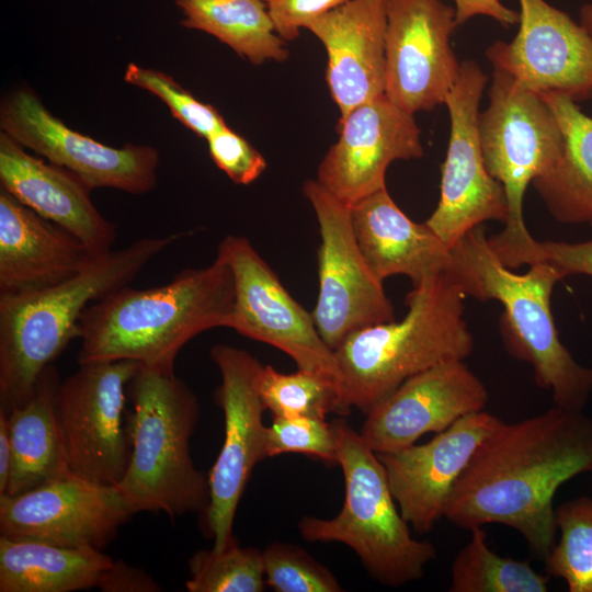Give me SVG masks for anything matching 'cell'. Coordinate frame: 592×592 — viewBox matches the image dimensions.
Masks as SVG:
<instances>
[{
	"mask_svg": "<svg viewBox=\"0 0 592 592\" xmlns=\"http://www.w3.org/2000/svg\"><path fill=\"white\" fill-rule=\"evenodd\" d=\"M538 261L549 263L560 275L592 276V238L584 242L538 241Z\"/></svg>",
	"mask_w": 592,
	"mask_h": 592,
	"instance_id": "obj_38",
	"label": "cell"
},
{
	"mask_svg": "<svg viewBox=\"0 0 592 592\" xmlns=\"http://www.w3.org/2000/svg\"><path fill=\"white\" fill-rule=\"evenodd\" d=\"M560 126L563 146L556 162L532 184L560 223L592 227V117L560 93H542Z\"/></svg>",
	"mask_w": 592,
	"mask_h": 592,
	"instance_id": "obj_26",
	"label": "cell"
},
{
	"mask_svg": "<svg viewBox=\"0 0 592 592\" xmlns=\"http://www.w3.org/2000/svg\"><path fill=\"white\" fill-rule=\"evenodd\" d=\"M228 263L185 269L149 288L121 287L91 303L80 319L78 363L134 361L173 373L182 348L209 329L228 328L235 306Z\"/></svg>",
	"mask_w": 592,
	"mask_h": 592,
	"instance_id": "obj_2",
	"label": "cell"
},
{
	"mask_svg": "<svg viewBox=\"0 0 592 592\" xmlns=\"http://www.w3.org/2000/svg\"><path fill=\"white\" fill-rule=\"evenodd\" d=\"M98 257L77 237L1 187L0 295L55 286L80 273Z\"/></svg>",
	"mask_w": 592,
	"mask_h": 592,
	"instance_id": "obj_22",
	"label": "cell"
},
{
	"mask_svg": "<svg viewBox=\"0 0 592 592\" xmlns=\"http://www.w3.org/2000/svg\"><path fill=\"white\" fill-rule=\"evenodd\" d=\"M581 24L592 34V3H587L581 9Z\"/></svg>",
	"mask_w": 592,
	"mask_h": 592,
	"instance_id": "obj_42",
	"label": "cell"
},
{
	"mask_svg": "<svg viewBox=\"0 0 592 592\" xmlns=\"http://www.w3.org/2000/svg\"><path fill=\"white\" fill-rule=\"evenodd\" d=\"M133 411L127 430L128 467L116 485L133 514L170 517L204 512L208 476L192 459L190 441L200 420L195 392L173 373L139 366L127 386Z\"/></svg>",
	"mask_w": 592,
	"mask_h": 592,
	"instance_id": "obj_6",
	"label": "cell"
},
{
	"mask_svg": "<svg viewBox=\"0 0 592 592\" xmlns=\"http://www.w3.org/2000/svg\"><path fill=\"white\" fill-rule=\"evenodd\" d=\"M385 0H348L311 21L326 47L327 83L340 118L385 94Z\"/></svg>",
	"mask_w": 592,
	"mask_h": 592,
	"instance_id": "obj_21",
	"label": "cell"
},
{
	"mask_svg": "<svg viewBox=\"0 0 592 592\" xmlns=\"http://www.w3.org/2000/svg\"><path fill=\"white\" fill-rule=\"evenodd\" d=\"M184 235L140 238L99 255L55 286L0 295V411L8 414L30 398L42 372L79 339L80 319L91 303L128 285Z\"/></svg>",
	"mask_w": 592,
	"mask_h": 592,
	"instance_id": "obj_3",
	"label": "cell"
},
{
	"mask_svg": "<svg viewBox=\"0 0 592 592\" xmlns=\"http://www.w3.org/2000/svg\"><path fill=\"white\" fill-rule=\"evenodd\" d=\"M187 565L189 592H262L266 587L262 551L238 542L221 550H197Z\"/></svg>",
	"mask_w": 592,
	"mask_h": 592,
	"instance_id": "obj_32",
	"label": "cell"
},
{
	"mask_svg": "<svg viewBox=\"0 0 592 592\" xmlns=\"http://www.w3.org/2000/svg\"><path fill=\"white\" fill-rule=\"evenodd\" d=\"M447 273L466 296L502 304L506 351L532 366L536 384L551 392L555 406L582 411L592 392V367L579 364L558 335L550 299L561 275L545 261L515 273L500 261L481 226L452 247Z\"/></svg>",
	"mask_w": 592,
	"mask_h": 592,
	"instance_id": "obj_4",
	"label": "cell"
},
{
	"mask_svg": "<svg viewBox=\"0 0 592 592\" xmlns=\"http://www.w3.org/2000/svg\"><path fill=\"white\" fill-rule=\"evenodd\" d=\"M139 366L127 360L84 363L61 382L58 412L72 474L109 486L124 477L130 441L123 415Z\"/></svg>",
	"mask_w": 592,
	"mask_h": 592,
	"instance_id": "obj_13",
	"label": "cell"
},
{
	"mask_svg": "<svg viewBox=\"0 0 592 592\" xmlns=\"http://www.w3.org/2000/svg\"><path fill=\"white\" fill-rule=\"evenodd\" d=\"M458 25L476 15H486L503 25L519 23L520 13L502 4L500 0H454Z\"/></svg>",
	"mask_w": 592,
	"mask_h": 592,
	"instance_id": "obj_40",
	"label": "cell"
},
{
	"mask_svg": "<svg viewBox=\"0 0 592 592\" xmlns=\"http://www.w3.org/2000/svg\"><path fill=\"white\" fill-rule=\"evenodd\" d=\"M357 244L375 276H408L413 287L447 273L452 249L424 223L411 220L386 187L351 206Z\"/></svg>",
	"mask_w": 592,
	"mask_h": 592,
	"instance_id": "obj_24",
	"label": "cell"
},
{
	"mask_svg": "<svg viewBox=\"0 0 592 592\" xmlns=\"http://www.w3.org/2000/svg\"><path fill=\"white\" fill-rule=\"evenodd\" d=\"M267 457L285 453H300L338 464L335 432L326 418L311 415L273 417L266 433Z\"/></svg>",
	"mask_w": 592,
	"mask_h": 592,
	"instance_id": "obj_35",
	"label": "cell"
},
{
	"mask_svg": "<svg viewBox=\"0 0 592 592\" xmlns=\"http://www.w3.org/2000/svg\"><path fill=\"white\" fill-rule=\"evenodd\" d=\"M488 398L485 384L464 361L442 362L411 376L373 407L360 433L375 453L396 452L483 410Z\"/></svg>",
	"mask_w": 592,
	"mask_h": 592,
	"instance_id": "obj_19",
	"label": "cell"
},
{
	"mask_svg": "<svg viewBox=\"0 0 592 592\" xmlns=\"http://www.w3.org/2000/svg\"><path fill=\"white\" fill-rule=\"evenodd\" d=\"M502 423L485 410L467 414L429 442L378 454L402 517L419 534L444 517L451 491L478 446Z\"/></svg>",
	"mask_w": 592,
	"mask_h": 592,
	"instance_id": "obj_20",
	"label": "cell"
},
{
	"mask_svg": "<svg viewBox=\"0 0 592 592\" xmlns=\"http://www.w3.org/2000/svg\"><path fill=\"white\" fill-rule=\"evenodd\" d=\"M113 559L102 550L0 536V592L98 588Z\"/></svg>",
	"mask_w": 592,
	"mask_h": 592,
	"instance_id": "obj_27",
	"label": "cell"
},
{
	"mask_svg": "<svg viewBox=\"0 0 592 592\" xmlns=\"http://www.w3.org/2000/svg\"><path fill=\"white\" fill-rule=\"evenodd\" d=\"M385 95L411 114L431 111L459 77L455 10L442 0H385Z\"/></svg>",
	"mask_w": 592,
	"mask_h": 592,
	"instance_id": "obj_15",
	"label": "cell"
},
{
	"mask_svg": "<svg viewBox=\"0 0 592 592\" xmlns=\"http://www.w3.org/2000/svg\"><path fill=\"white\" fill-rule=\"evenodd\" d=\"M221 384L217 402L225 417V437L209 475V503L204 511L213 548L237 542L232 527L238 503L255 465L267 457L260 394L263 365L249 352L227 344L210 349Z\"/></svg>",
	"mask_w": 592,
	"mask_h": 592,
	"instance_id": "obj_10",
	"label": "cell"
},
{
	"mask_svg": "<svg viewBox=\"0 0 592 592\" xmlns=\"http://www.w3.org/2000/svg\"><path fill=\"white\" fill-rule=\"evenodd\" d=\"M273 21L276 33L291 42L299 36L300 29L315 19L335 9L348 0H262Z\"/></svg>",
	"mask_w": 592,
	"mask_h": 592,
	"instance_id": "obj_37",
	"label": "cell"
},
{
	"mask_svg": "<svg viewBox=\"0 0 592 592\" xmlns=\"http://www.w3.org/2000/svg\"><path fill=\"white\" fill-rule=\"evenodd\" d=\"M60 384L57 368L48 365L30 398L5 414L12 452L7 496L21 494L72 474L58 412Z\"/></svg>",
	"mask_w": 592,
	"mask_h": 592,
	"instance_id": "obj_25",
	"label": "cell"
},
{
	"mask_svg": "<svg viewBox=\"0 0 592 592\" xmlns=\"http://www.w3.org/2000/svg\"><path fill=\"white\" fill-rule=\"evenodd\" d=\"M206 140L215 164L236 184L252 183L266 168L264 157L229 127L213 134Z\"/></svg>",
	"mask_w": 592,
	"mask_h": 592,
	"instance_id": "obj_36",
	"label": "cell"
},
{
	"mask_svg": "<svg viewBox=\"0 0 592 592\" xmlns=\"http://www.w3.org/2000/svg\"><path fill=\"white\" fill-rule=\"evenodd\" d=\"M217 255L228 263L235 280L228 328L283 351L299 369L332 380L341 392L335 352L322 340L311 312L292 297L251 242L241 236H226Z\"/></svg>",
	"mask_w": 592,
	"mask_h": 592,
	"instance_id": "obj_11",
	"label": "cell"
},
{
	"mask_svg": "<svg viewBox=\"0 0 592 592\" xmlns=\"http://www.w3.org/2000/svg\"><path fill=\"white\" fill-rule=\"evenodd\" d=\"M266 585L276 592H341L335 576L303 548L273 543L262 551Z\"/></svg>",
	"mask_w": 592,
	"mask_h": 592,
	"instance_id": "obj_33",
	"label": "cell"
},
{
	"mask_svg": "<svg viewBox=\"0 0 592 592\" xmlns=\"http://www.w3.org/2000/svg\"><path fill=\"white\" fill-rule=\"evenodd\" d=\"M0 181L19 202L69 231L93 253L111 251L116 227L92 203L91 189L67 169L27 153L3 132Z\"/></svg>",
	"mask_w": 592,
	"mask_h": 592,
	"instance_id": "obj_23",
	"label": "cell"
},
{
	"mask_svg": "<svg viewBox=\"0 0 592 592\" xmlns=\"http://www.w3.org/2000/svg\"><path fill=\"white\" fill-rule=\"evenodd\" d=\"M592 471V419L553 407L502 423L478 446L454 485L444 517L471 530L502 524L545 559L556 543L558 488Z\"/></svg>",
	"mask_w": 592,
	"mask_h": 592,
	"instance_id": "obj_1",
	"label": "cell"
},
{
	"mask_svg": "<svg viewBox=\"0 0 592 592\" xmlns=\"http://www.w3.org/2000/svg\"><path fill=\"white\" fill-rule=\"evenodd\" d=\"M469 542L452 565L451 592H546L548 578L528 561L502 557L487 544L482 527H474Z\"/></svg>",
	"mask_w": 592,
	"mask_h": 592,
	"instance_id": "obj_29",
	"label": "cell"
},
{
	"mask_svg": "<svg viewBox=\"0 0 592 592\" xmlns=\"http://www.w3.org/2000/svg\"><path fill=\"white\" fill-rule=\"evenodd\" d=\"M488 96L478 117L479 141L486 168L502 184L508 202L504 228L488 241L500 261L515 270L538 262V241L524 221V194L556 162L563 137L540 94L510 75L493 69Z\"/></svg>",
	"mask_w": 592,
	"mask_h": 592,
	"instance_id": "obj_8",
	"label": "cell"
},
{
	"mask_svg": "<svg viewBox=\"0 0 592 592\" xmlns=\"http://www.w3.org/2000/svg\"><path fill=\"white\" fill-rule=\"evenodd\" d=\"M125 80L163 101L172 115L200 137L208 138L228 127L218 111L202 103L164 72L129 64Z\"/></svg>",
	"mask_w": 592,
	"mask_h": 592,
	"instance_id": "obj_34",
	"label": "cell"
},
{
	"mask_svg": "<svg viewBox=\"0 0 592 592\" xmlns=\"http://www.w3.org/2000/svg\"><path fill=\"white\" fill-rule=\"evenodd\" d=\"M303 192L320 232L319 292L311 316L322 340L335 351L353 333L395 320V310L357 244L351 206L317 180L306 181Z\"/></svg>",
	"mask_w": 592,
	"mask_h": 592,
	"instance_id": "obj_9",
	"label": "cell"
},
{
	"mask_svg": "<svg viewBox=\"0 0 592 592\" xmlns=\"http://www.w3.org/2000/svg\"><path fill=\"white\" fill-rule=\"evenodd\" d=\"M260 394L265 409L273 417L326 418L330 412L344 415L339 386L304 369L285 374L271 365H263Z\"/></svg>",
	"mask_w": 592,
	"mask_h": 592,
	"instance_id": "obj_31",
	"label": "cell"
},
{
	"mask_svg": "<svg viewBox=\"0 0 592 592\" xmlns=\"http://www.w3.org/2000/svg\"><path fill=\"white\" fill-rule=\"evenodd\" d=\"M555 516L559 539L544 559L545 570L570 592H592V498L567 500Z\"/></svg>",
	"mask_w": 592,
	"mask_h": 592,
	"instance_id": "obj_30",
	"label": "cell"
},
{
	"mask_svg": "<svg viewBox=\"0 0 592 592\" xmlns=\"http://www.w3.org/2000/svg\"><path fill=\"white\" fill-rule=\"evenodd\" d=\"M132 511L116 486L75 474L16 496H0V536L102 550Z\"/></svg>",
	"mask_w": 592,
	"mask_h": 592,
	"instance_id": "obj_16",
	"label": "cell"
},
{
	"mask_svg": "<svg viewBox=\"0 0 592 592\" xmlns=\"http://www.w3.org/2000/svg\"><path fill=\"white\" fill-rule=\"evenodd\" d=\"M12 467V452L7 415L0 411V496L7 493Z\"/></svg>",
	"mask_w": 592,
	"mask_h": 592,
	"instance_id": "obj_41",
	"label": "cell"
},
{
	"mask_svg": "<svg viewBox=\"0 0 592 592\" xmlns=\"http://www.w3.org/2000/svg\"><path fill=\"white\" fill-rule=\"evenodd\" d=\"M338 465L344 477V503L331 519L304 516L301 537L311 543H341L360 558L371 577L400 587L423 577L436 556L429 540L415 539L390 490L378 456L344 420L332 422Z\"/></svg>",
	"mask_w": 592,
	"mask_h": 592,
	"instance_id": "obj_7",
	"label": "cell"
},
{
	"mask_svg": "<svg viewBox=\"0 0 592 592\" xmlns=\"http://www.w3.org/2000/svg\"><path fill=\"white\" fill-rule=\"evenodd\" d=\"M0 127L22 147L76 174L91 190L144 194L157 184L156 149L130 144L113 148L79 134L52 115L27 89L15 91L2 103Z\"/></svg>",
	"mask_w": 592,
	"mask_h": 592,
	"instance_id": "obj_14",
	"label": "cell"
},
{
	"mask_svg": "<svg viewBox=\"0 0 592 592\" xmlns=\"http://www.w3.org/2000/svg\"><path fill=\"white\" fill-rule=\"evenodd\" d=\"M488 77L473 60L460 62L459 77L445 99L451 135L442 164L441 196L425 224L452 249L488 220L505 223L508 202L488 172L478 134L479 104Z\"/></svg>",
	"mask_w": 592,
	"mask_h": 592,
	"instance_id": "obj_12",
	"label": "cell"
},
{
	"mask_svg": "<svg viewBox=\"0 0 592 592\" xmlns=\"http://www.w3.org/2000/svg\"><path fill=\"white\" fill-rule=\"evenodd\" d=\"M98 588L103 592H159L161 587L146 571L127 565L123 560L113 561L104 572Z\"/></svg>",
	"mask_w": 592,
	"mask_h": 592,
	"instance_id": "obj_39",
	"label": "cell"
},
{
	"mask_svg": "<svg viewBox=\"0 0 592 592\" xmlns=\"http://www.w3.org/2000/svg\"><path fill=\"white\" fill-rule=\"evenodd\" d=\"M181 25L208 33L253 65L284 61L286 42L276 33L262 0H175Z\"/></svg>",
	"mask_w": 592,
	"mask_h": 592,
	"instance_id": "obj_28",
	"label": "cell"
},
{
	"mask_svg": "<svg viewBox=\"0 0 592 592\" xmlns=\"http://www.w3.org/2000/svg\"><path fill=\"white\" fill-rule=\"evenodd\" d=\"M467 296L448 273L407 294L408 312L400 321L364 328L334 352L342 375L345 414H367L405 380L446 361H464L474 338L464 320Z\"/></svg>",
	"mask_w": 592,
	"mask_h": 592,
	"instance_id": "obj_5",
	"label": "cell"
},
{
	"mask_svg": "<svg viewBox=\"0 0 592 592\" xmlns=\"http://www.w3.org/2000/svg\"><path fill=\"white\" fill-rule=\"evenodd\" d=\"M519 2L517 34L486 52L493 69L538 94L560 93L574 102L592 99V34L545 0Z\"/></svg>",
	"mask_w": 592,
	"mask_h": 592,
	"instance_id": "obj_17",
	"label": "cell"
},
{
	"mask_svg": "<svg viewBox=\"0 0 592 592\" xmlns=\"http://www.w3.org/2000/svg\"><path fill=\"white\" fill-rule=\"evenodd\" d=\"M339 139L321 160L317 181L352 206L386 187L388 166L423 155L413 114L385 94L354 107L339 119Z\"/></svg>",
	"mask_w": 592,
	"mask_h": 592,
	"instance_id": "obj_18",
	"label": "cell"
}]
</instances>
